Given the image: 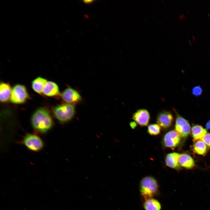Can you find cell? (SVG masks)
<instances>
[{"mask_svg": "<svg viewBox=\"0 0 210 210\" xmlns=\"http://www.w3.org/2000/svg\"><path fill=\"white\" fill-rule=\"evenodd\" d=\"M203 90L200 86H197L194 87L192 90V93L194 96L196 97L199 96L201 95Z\"/></svg>", "mask_w": 210, "mask_h": 210, "instance_id": "obj_20", "label": "cell"}, {"mask_svg": "<svg viewBox=\"0 0 210 210\" xmlns=\"http://www.w3.org/2000/svg\"><path fill=\"white\" fill-rule=\"evenodd\" d=\"M83 2L86 4H91L93 3L94 1H95L94 0H83Z\"/></svg>", "mask_w": 210, "mask_h": 210, "instance_id": "obj_23", "label": "cell"}, {"mask_svg": "<svg viewBox=\"0 0 210 210\" xmlns=\"http://www.w3.org/2000/svg\"><path fill=\"white\" fill-rule=\"evenodd\" d=\"M24 145L29 150L34 152H38L43 148L44 143L38 135L34 134L27 133L22 140Z\"/></svg>", "mask_w": 210, "mask_h": 210, "instance_id": "obj_5", "label": "cell"}, {"mask_svg": "<svg viewBox=\"0 0 210 210\" xmlns=\"http://www.w3.org/2000/svg\"><path fill=\"white\" fill-rule=\"evenodd\" d=\"M12 89L8 83L1 82L0 85V100L2 103L8 102L10 98Z\"/></svg>", "mask_w": 210, "mask_h": 210, "instance_id": "obj_13", "label": "cell"}, {"mask_svg": "<svg viewBox=\"0 0 210 210\" xmlns=\"http://www.w3.org/2000/svg\"><path fill=\"white\" fill-rule=\"evenodd\" d=\"M174 121V117L169 111H162L158 114L156 119L157 123L163 129L170 127Z\"/></svg>", "mask_w": 210, "mask_h": 210, "instance_id": "obj_9", "label": "cell"}, {"mask_svg": "<svg viewBox=\"0 0 210 210\" xmlns=\"http://www.w3.org/2000/svg\"><path fill=\"white\" fill-rule=\"evenodd\" d=\"M132 118L140 126H146L149 123L150 115L149 112L146 109H141L137 110L133 114Z\"/></svg>", "mask_w": 210, "mask_h": 210, "instance_id": "obj_10", "label": "cell"}, {"mask_svg": "<svg viewBox=\"0 0 210 210\" xmlns=\"http://www.w3.org/2000/svg\"><path fill=\"white\" fill-rule=\"evenodd\" d=\"M130 124L131 127L133 129L135 128L137 126L136 123L135 122H130Z\"/></svg>", "mask_w": 210, "mask_h": 210, "instance_id": "obj_22", "label": "cell"}, {"mask_svg": "<svg viewBox=\"0 0 210 210\" xmlns=\"http://www.w3.org/2000/svg\"><path fill=\"white\" fill-rule=\"evenodd\" d=\"M29 98L27 90L24 85L18 84L13 87L10 99L12 103L16 104H22Z\"/></svg>", "mask_w": 210, "mask_h": 210, "instance_id": "obj_4", "label": "cell"}, {"mask_svg": "<svg viewBox=\"0 0 210 210\" xmlns=\"http://www.w3.org/2000/svg\"><path fill=\"white\" fill-rule=\"evenodd\" d=\"M178 162L180 166L187 169H191L195 166L193 159L190 156L186 154L180 155Z\"/></svg>", "mask_w": 210, "mask_h": 210, "instance_id": "obj_14", "label": "cell"}, {"mask_svg": "<svg viewBox=\"0 0 210 210\" xmlns=\"http://www.w3.org/2000/svg\"><path fill=\"white\" fill-rule=\"evenodd\" d=\"M31 123L35 131L41 134L47 132L54 125L50 113L43 107L38 108L35 111L31 117Z\"/></svg>", "mask_w": 210, "mask_h": 210, "instance_id": "obj_1", "label": "cell"}, {"mask_svg": "<svg viewBox=\"0 0 210 210\" xmlns=\"http://www.w3.org/2000/svg\"><path fill=\"white\" fill-rule=\"evenodd\" d=\"M176 118L175 124L176 131L181 137L186 138L190 131V126L188 121L175 112Z\"/></svg>", "mask_w": 210, "mask_h": 210, "instance_id": "obj_6", "label": "cell"}, {"mask_svg": "<svg viewBox=\"0 0 210 210\" xmlns=\"http://www.w3.org/2000/svg\"><path fill=\"white\" fill-rule=\"evenodd\" d=\"M191 132L194 140L196 141L201 140L207 134V131L201 126L196 125L192 127Z\"/></svg>", "mask_w": 210, "mask_h": 210, "instance_id": "obj_16", "label": "cell"}, {"mask_svg": "<svg viewBox=\"0 0 210 210\" xmlns=\"http://www.w3.org/2000/svg\"><path fill=\"white\" fill-rule=\"evenodd\" d=\"M139 190L141 195L145 200L157 195L159 193V186L154 177L147 176L141 180Z\"/></svg>", "mask_w": 210, "mask_h": 210, "instance_id": "obj_2", "label": "cell"}, {"mask_svg": "<svg viewBox=\"0 0 210 210\" xmlns=\"http://www.w3.org/2000/svg\"><path fill=\"white\" fill-rule=\"evenodd\" d=\"M207 145L210 147V133H207L201 140Z\"/></svg>", "mask_w": 210, "mask_h": 210, "instance_id": "obj_21", "label": "cell"}, {"mask_svg": "<svg viewBox=\"0 0 210 210\" xmlns=\"http://www.w3.org/2000/svg\"><path fill=\"white\" fill-rule=\"evenodd\" d=\"M160 131L161 127L158 124H151L148 127L147 132L151 135H158L160 133Z\"/></svg>", "mask_w": 210, "mask_h": 210, "instance_id": "obj_19", "label": "cell"}, {"mask_svg": "<svg viewBox=\"0 0 210 210\" xmlns=\"http://www.w3.org/2000/svg\"><path fill=\"white\" fill-rule=\"evenodd\" d=\"M206 128L207 130L210 129V120L206 123Z\"/></svg>", "mask_w": 210, "mask_h": 210, "instance_id": "obj_24", "label": "cell"}, {"mask_svg": "<svg viewBox=\"0 0 210 210\" xmlns=\"http://www.w3.org/2000/svg\"><path fill=\"white\" fill-rule=\"evenodd\" d=\"M193 151L197 154L204 155L207 152L208 147L202 140L195 141L192 146Z\"/></svg>", "mask_w": 210, "mask_h": 210, "instance_id": "obj_18", "label": "cell"}, {"mask_svg": "<svg viewBox=\"0 0 210 210\" xmlns=\"http://www.w3.org/2000/svg\"><path fill=\"white\" fill-rule=\"evenodd\" d=\"M143 206L145 210H161V209L160 203L153 198L145 200Z\"/></svg>", "mask_w": 210, "mask_h": 210, "instance_id": "obj_17", "label": "cell"}, {"mask_svg": "<svg viewBox=\"0 0 210 210\" xmlns=\"http://www.w3.org/2000/svg\"><path fill=\"white\" fill-rule=\"evenodd\" d=\"M75 105L64 103L56 106L52 110L54 117L61 124L68 123L75 116L76 112Z\"/></svg>", "mask_w": 210, "mask_h": 210, "instance_id": "obj_3", "label": "cell"}, {"mask_svg": "<svg viewBox=\"0 0 210 210\" xmlns=\"http://www.w3.org/2000/svg\"><path fill=\"white\" fill-rule=\"evenodd\" d=\"M47 82V80L44 78L38 77L32 82V88L35 92L41 95L43 94V90Z\"/></svg>", "mask_w": 210, "mask_h": 210, "instance_id": "obj_15", "label": "cell"}, {"mask_svg": "<svg viewBox=\"0 0 210 210\" xmlns=\"http://www.w3.org/2000/svg\"></svg>", "mask_w": 210, "mask_h": 210, "instance_id": "obj_25", "label": "cell"}, {"mask_svg": "<svg viewBox=\"0 0 210 210\" xmlns=\"http://www.w3.org/2000/svg\"><path fill=\"white\" fill-rule=\"evenodd\" d=\"M61 96L65 103L74 104L82 100L79 93L76 90L70 87L65 89L61 94Z\"/></svg>", "mask_w": 210, "mask_h": 210, "instance_id": "obj_8", "label": "cell"}, {"mask_svg": "<svg viewBox=\"0 0 210 210\" xmlns=\"http://www.w3.org/2000/svg\"><path fill=\"white\" fill-rule=\"evenodd\" d=\"M179 155V153L175 152L167 154L165 158V162L166 165L176 170H180L181 168L178 162Z\"/></svg>", "mask_w": 210, "mask_h": 210, "instance_id": "obj_12", "label": "cell"}, {"mask_svg": "<svg viewBox=\"0 0 210 210\" xmlns=\"http://www.w3.org/2000/svg\"><path fill=\"white\" fill-rule=\"evenodd\" d=\"M43 93L45 96L50 97H56L61 95L59 87L55 82L48 81L46 84Z\"/></svg>", "mask_w": 210, "mask_h": 210, "instance_id": "obj_11", "label": "cell"}, {"mask_svg": "<svg viewBox=\"0 0 210 210\" xmlns=\"http://www.w3.org/2000/svg\"><path fill=\"white\" fill-rule=\"evenodd\" d=\"M181 137L176 130L170 131L164 135L162 139V144L165 147L174 148L180 144Z\"/></svg>", "mask_w": 210, "mask_h": 210, "instance_id": "obj_7", "label": "cell"}]
</instances>
